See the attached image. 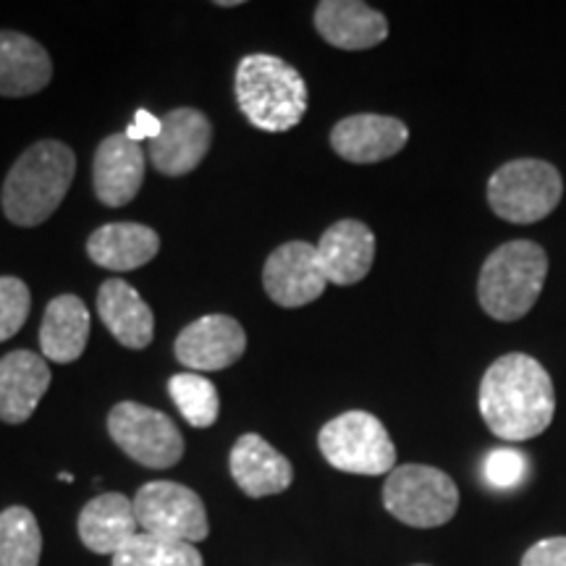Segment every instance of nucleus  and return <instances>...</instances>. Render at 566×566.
<instances>
[{
    "instance_id": "f03ea898",
    "label": "nucleus",
    "mask_w": 566,
    "mask_h": 566,
    "mask_svg": "<svg viewBox=\"0 0 566 566\" xmlns=\"http://www.w3.org/2000/svg\"><path fill=\"white\" fill-rule=\"evenodd\" d=\"M76 174V158L69 145L55 139L34 142L21 153L3 181L6 218L21 229L45 223L66 200Z\"/></svg>"
},
{
    "instance_id": "473e14b6",
    "label": "nucleus",
    "mask_w": 566,
    "mask_h": 566,
    "mask_svg": "<svg viewBox=\"0 0 566 566\" xmlns=\"http://www.w3.org/2000/svg\"><path fill=\"white\" fill-rule=\"evenodd\" d=\"M420 566H422V564H420Z\"/></svg>"
},
{
    "instance_id": "a211bd4d",
    "label": "nucleus",
    "mask_w": 566,
    "mask_h": 566,
    "mask_svg": "<svg viewBox=\"0 0 566 566\" xmlns=\"http://www.w3.org/2000/svg\"><path fill=\"white\" fill-rule=\"evenodd\" d=\"M328 283L352 286L370 273L375 263V233L363 221H338L315 244Z\"/></svg>"
},
{
    "instance_id": "20e7f679",
    "label": "nucleus",
    "mask_w": 566,
    "mask_h": 566,
    "mask_svg": "<svg viewBox=\"0 0 566 566\" xmlns=\"http://www.w3.org/2000/svg\"><path fill=\"white\" fill-rule=\"evenodd\" d=\"M548 275V254L527 239L501 244L485 260L478 279V300L493 321L514 323L525 317Z\"/></svg>"
},
{
    "instance_id": "412c9836",
    "label": "nucleus",
    "mask_w": 566,
    "mask_h": 566,
    "mask_svg": "<svg viewBox=\"0 0 566 566\" xmlns=\"http://www.w3.org/2000/svg\"><path fill=\"white\" fill-rule=\"evenodd\" d=\"M160 252V237L150 226L142 223H108L90 233L87 254L105 271H137Z\"/></svg>"
},
{
    "instance_id": "a878e982",
    "label": "nucleus",
    "mask_w": 566,
    "mask_h": 566,
    "mask_svg": "<svg viewBox=\"0 0 566 566\" xmlns=\"http://www.w3.org/2000/svg\"><path fill=\"white\" fill-rule=\"evenodd\" d=\"M168 396L192 428H210L221 415L216 386L200 373H179L168 380Z\"/></svg>"
},
{
    "instance_id": "6e6552de",
    "label": "nucleus",
    "mask_w": 566,
    "mask_h": 566,
    "mask_svg": "<svg viewBox=\"0 0 566 566\" xmlns=\"http://www.w3.org/2000/svg\"><path fill=\"white\" fill-rule=\"evenodd\" d=\"M108 433L126 457L150 470H168L184 457V436L171 417L137 401L111 409Z\"/></svg>"
},
{
    "instance_id": "f257e3e1",
    "label": "nucleus",
    "mask_w": 566,
    "mask_h": 566,
    "mask_svg": "<svg viewBox=\"0 0 566 566\" xmlns=\"http://www.w3.org/2000/svg\"><path fill=\"white\" fill-rule=\"evenodd\" d=\"M478 407L491 433L501 441H530L546 433L554 422V380L546 367L530 354H504L485 370Z\"/></svg>"
},
{
    "instance_id": "4be33fe9",
    "label": "nucleus",
    "mask_w": 566,
    "mask_h": 566,
    "mask_svg": "<svg viewBox=\"0 0 566 566\" xmlns=\"http://www.w3.org/2000/svg\"><path fill=\"white\" fill-rule=\"evenodd\" d=\"M53 80V61L38 40L21 32H0V95L27 97Z\"/></svg>"
},
{
    "instance_id": "f8f14e48",
    "label": "nucleus",
    "mask_w": 566,
    "mask_h": 566,
    "mask_svg": "<svg viewBox=\"0 0 566 566\" xmlns=\"http://www.w3.org/2000/svg\"><path fill=\"white\" fill-rule=\"evenodd\" d=\"M244 325L231 315H205L189 323L176 338V359L192 373L226 370L244 357Z\"/></svg>"
},
{
    "instance_id": "0eeeda50",
    "label": "nucleus",
    "mask_w": 566,
    "mask_h": 566,
    "mask_svg": "<svg viewBox=\"0 0 566 566\" xmlns=\"http://www.w3.org/2000/svg\"><path fill=\"white\" fill-rule=\"evenodd\" d=\"M384 506L388 514L409 527H441L454 520L459 488L436 467L401 464L386 478Z\"/></svg>"
},
{
    "instance_id": "dca6fc26",
    "label": "nucleus",
    "mask_w": 566,
    "mask_h": 566,
    "mask_svg": "<svg viewBox=\"0 0 566 566\" xmlns=\"http://www.w3.org/2000/svg\"><path fill=\"white\" fill-rule=\"evenodd\" d=\"M51 388V367L40 354L19 349L0 359V420L27 422Z\"/></svg>"
},
{
    "instance_id": "c85d7f7f",
    "label": "nucleus",
    "mask_w": 566,
    "mask_h": 566,
    "mask_svg": "<svg viewBox=\"0 0 566 566\" xmlns=\"http://www.w3.org/2000/svg\"><path fill=\"white\" fill-rule=\"evenodd\" d=\"M520 566H566V535L546 537L530 546Z\"/></svg>"
},
{
    "instance_id": "f3484780",
    "label": "nucleus",
    "mask_w": 566,
    "mask_h": 566,
    "mask_svg": "<svg viewBox=\"0 0 566 566\" xmlns=\"http://www.w3.org/2000/svg\"><path fill=\"white\" fill-rule=\"evenodd\" d=\"M315 30L342 51H367L388 38V21L359 0H323L315 9Z\"/></svg>"
},
{
    "instance_id": "cd10ccee",
    "label": "nucleus",
    "mask_w": 566,
    "mask_h": 566,
    "mask_svg": "<svg viewBox=\"0 0 566 566\" xmlns=\"http://www.w3.org/2000/svg\"><path fill=\"white\" fill-rule=\"evenodd\" d=\"M527 475V457L516 449H495L485 457L483 478L495 491H512Z\"/></svg>"
},
{
    "instance_id": "39448f33",
    "label": "nucleus",
    "mask_w": 566,
    "mask_h": 566,
    "mask_svg": "<svg viewBox=\"0 0 566 566\" xmlns=\"http://www.w3.org/2000/svg\"><path fill=\"white\" fill-rule=\"evenodd\" d=\"M321 454L331 467L349 475H391L396 446L386 424L370 412H344L323 424L317 436Z\"/></svg>"
},
{
    "instance_id": "5701e85b",
    "label": "nucleus",
    "mask_w": 566,
    "mask_h": 566,
    "mask_svg": "<svg viewBox=\"0 0 566 566\" xmlns=\"http://www.w3.org/2000/svg\"><path fill=\"white\" fill-rule=\"evenodd\" d=\"M90 342V310L80 296L61 294L45 307L40 325L42 357L55 365L76 363Z\"/></svg>"
},
{
    "instance_id": "1a4fd4ad",
    "label": "nucleus",
    "mask_w": 566,
    "mask_h": 566,
    "mask_svg": "<svg viewBox=\"0 0 566 566\" xmlns=\"http://www.w3.org/2000/svg\"><path fill=\"white\" fill-rule=\"evenodd\" d=\"M132 501L139 533L192 543V546L210 535L208 512L192 488L171 480H153L142 485Z\"/></svg>"
},
{
    "instance_id": "6ab92c4d",
    "label": "nucleus",
    "mask_w": 566,
    "mask_h": 566,
    "mask_svg": "<svg viewBox=\"0 0 566 566\" xmlns=\"http://www.w3.org/2000/svg\"><path fill=\"white\" fill-rule=\"evenodd\" d=\"M76 527L84 546L101 556H116L134 535H139L134 501L124 493H103L87 501Z\"/></svg>"
},
{
    "instance_id": "bb28decb",
    "label": "nucleus",
    "mask_w": 566,
    "mask_h": 566,
    "mask_svg": "<svg viewBox=\"0 0 566 566\" xmlns=\"http://www.w3.org/2000/svg\"><path fill=\"white\" fill-rule=\"evenodd\" d=\"M32 307V294L21 279L0 275V342H9L27 323Z\"/></svg>"
},
{
    "instance_id": "2eb2a0df",
    "label": "nucleus",
    "mask_w": 566,
    "mask_h": 566,
    "mask_svg": "<svg viewBox=\"0 0 566 566\" xmlns=\"http://www.w3.org/2000/svg\"><path fill=\"white\" fill-rule=\"evenodd\" d=\"M229 470L233 483L242 488L250 499L283 493L294 480L292 462L258 433H244L233 443Z\"/></svg>"
},
{
    "instance_id": "aec40b11",
    "label": "nucleus",
    "mask_w": 566,
    "mask_h": 566,
    "mask_svg": "<svg viewBox=\"0 0 566 566\" xmlns=\"http://www.w3.org/2000/svg\"><path fill=\"white\" fill-rule=\"evenodd\" d=\"M97 315L126 349H147L155 336V317L139 292L122 279L105 281L97 292Z\"/></svg>"
},
{
    "instance_id": "393cba45",
    "label": "nucleus",
    "mask_w": 566,
    "mask_h": 566,
    "mask_svg": "<svg viewBox=\"0 0 566 566\" xmlns=\"http://www.w3.org/2000/svg\"><path fill=\"white\" fill-rule=\"evenodd\" d=\"M113 566H205V562L192 543L139 533L113 556Z\"/></svg>"
},
{
    "instance_id": "423d86ee",
    "label": "nucleus",
    "mask_w": 566,
    "mask_h": 566,
    "mask_svg": "<svg viewBox=\"0 0 566 566\" xmlns=\"http://www.w3.org/2000/svg\"><path fill=\"white\" fill-rule=\"evenodd\" d=\"M564 181L546 160L520 158L501 166L488 181V202L501 221L535 223L558 208Z\"/></svg>"
},
{
    "instance_id": "4468645a",
    "label": "nucleus",
    "mask_w": 566,
    "mask_h": 566,
    "mask_svg": "<svg viewBox=\"0 0 566 566\" xmlns=\"http://www.w3.org/2000/svg\"><path fill=\"white\" fill-rule=\"evenodd\" d=\"M145 153L124 134L105 137L92 163V187L105 208H124L145 184Z\"/></svg>"
},
{
    "instance_id": "2f4dec72",
    "label": "nucleus",
    "mask_w": 566,
    "mask_h": 566,
    "mask_svg": "<svg viewBox=\"0 0 566 566\" xmlns=\"http://www.w3.org/2000/svg\"><path fill=\"white\" fill-rule=\"evenodd\" d=\"M59 480H61V483H71V480H74V478H71V475H69V472H61V475H59Z\"/></svg>"
},
{
    "instance_id": "9b49d317",
    "label": "nucleus",
    "mask_w": 566,
    "mask_h": 566,
    "mask_svg": "<svg viewBox=\"0 0 566 566\" xmlns=\"http://www.w3.org/2000/svg\"><path fill=\"white\" fill-rule=\"evenodd\" d=\"M160 122V134L147 145L155 171L171 179L192 174L212 145V124L208 116L197 108H176Z\"/></svg>"
},
{
    "instance_id": "7ed1b4c3",
    "label": "nucleus",
    "mask_w": 566,
    "mask_h": 566,
    "mask_svg": "<svg viewBox=\"0 0 566 566\" xmlns=\"http://www.w3.org/2000/svg\"><path fill=\"white\" fill-rule=\"evenodd\" d=\"M237 103L247 122L263 132H289L307 113V82L279 55L252 53L239 61Z\"/></svg>"
},
{
    "instance_id": "7c9ffc66",
    "label": "nucleus",
    "mask_w": 566,
    "mask_h": 566,
    "mask_svg": "<svg viewBox=\"0 0 566 566\" xmlns=\"http://www.w3.org/2000/svg\"><path fill=\"white\" fill-rule=\"evenodd\" d=\"M218 6H223V9H233V6H242L239 0H218Z\"/></svg>"
},
{
    "instance_id": "9d476101",
    "label": "nucleus",
    "mask_w": 566,
    "mask_h": 566,
    "mask_svg": "<svg viewBox=\"0 0 566 566\" xmlns=\"http://www.w3.org/2000/svg\"><path fill=\"white\" fill-rule=\"evenodd\" d=\"M265 294L279 307L296 310L315 302L325 292V279L321 254L310 242H286L275 247L263 268Z\"/></svg>"
},
{
    "instance_id": "c756f323",
    "label": "nucleus",
    "mask_w": 566,
    "mask_h": 566,
    "mask_svg": "<svg viewBox=\"0 0 566 566\" xmlns=\"http://www.w3.org/2000/svg\"><path fill=\"white\" fill-rule=\"evenodd\" d=\"M160 126L163 122L153 116L150 111H137V116H134V122L126 126L124 137H129L132 142H142V139H155L160 134Z\"/></svg>"
},
{
    "instance_id": "b1692460",
    "label": "nucleus",
    "mask_w": 566,
    "mask_h": 566,
    "mask_svg": "<svg viewBox=\"0 0 566 566\" xmlns=\"http://www.w3.org/2000/svg\"><path fill=\"white\" fill-rule=\"evenodd\" d=\"M42 533L27 506L0 512V566H40Z\"/></svg>"
},
{
    "instance_id": "ddd939ff",
    "label": "nucleus",
    "mask_w": 566,
    "mask_h": 566,
    "mask_svg": "<svg viewBox=\"0 0 566 566\" xmlns=\"http://www.w3.org/2000/svg\"><path fill=\"white\" fill-rule=\"evenodd\" d=\"M407 139V124L394 116H380V113L346 116L331 132V147H334L338 158L357 163V166L394 158L396 153L405 150Z\"/></svg>"
}]
</instances>
